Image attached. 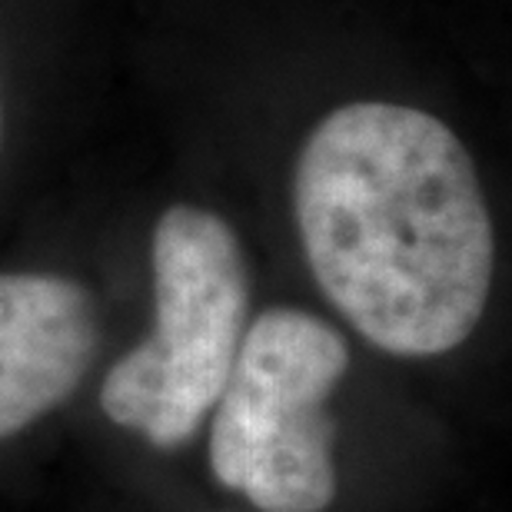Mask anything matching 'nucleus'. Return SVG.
Segmentation results:
<instances>
[{
  "label": "nucleus",
  "mask_w": 512,
  "mask_h": 512,
  "mask_svg": "<svg viewBox=\"0 0 512 512\" xmlns=\"http://www.w3.org/2000/svg\"><path fill=\"white\" fill-rule=\"evenodd\" d=\"M293 207L326 300L383 353H449L483 320L493 217L473 157L439 117L336 107L303 143Z\"/></svg>",
  "instance_id": "1"
},
{
  "label": "nucleus",
  "mask_w": 512,
  "mask_h": 512,
  "mask_svg": "<svg viewBox=\"0 0 512 512\" xmlns=\"http://www.w3.org/2000/svg\"><path fill=\"white\" fill-rule=\"evenodd\" d=\"M153 333L110 366L100 406L117 426L177 449L230 380L250 316V266L217 213L177 203L153 230Z\"/></svg>",
  "instance_id": "2"
},
{
  "label": "nucleus",
  "mask_w": 512,
  "mask_h": 512,
  "mask_svg": "<svg viewBox=\"0 0 512 512\" xmlns=\"http://www.w3.org/2000/svg\"><path fill=\"white\" fill-rule=\"evenodd\" d=\"M350 350L323 316L273 306L247 326L213 406L210 469L263 512H323L336 496L326 399Z\"/></svg>",
  "instance_id": "3"
},
{
  "label": "nucleus",
  "mask_w": 512,
  "mask_h": 512,
  "mask_svg": "<svg viewBox=\"0 0 512 512\" xmlns=\"http://www.w3.org/2000/svg\"><path fill=\"white\" fill-rule=\"evenodd\" d=\"M100 350L87 286L54 273H0V439L57 409Z\"/></svg>",
  "instance_id": "4"
}]
</instances>
